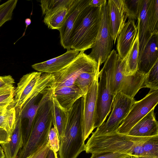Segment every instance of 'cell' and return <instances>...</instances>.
Instances as JSON below:
<instances>
[{
    "instance_id": "6da1fadb",
    "label": "cell",
    "mask_w": 158,
    "mask_h": 158,
    "mask_svg": "<svg viewBox=\"0 0 158 158\" xmlns=\"http://www.w3.org/2000/svg\"><path fill=\"white\" fill-rule=\"evenodd\" d=\"M102 7H93L89 5L79 13L69 37L71 49L80 52L92 48L100 26Z\"/></svg>"
},
{
    "instance_id": "7a4b0ae2",
    "label": "cell",
    "mask_w": 158,
    "mask_h": 158,
    "mask_svg": "<svg viewBox=\"0 0 158 158\" xmlns=\"http://www.w3.org/2000/svg\"><path fill=\"white\" fill-rule=\"evenodd\" d=\"M83 100H77L68 110L67 123L63 137L60 143L58 158H77L85 151L82 129Z\"/></svg>"
},
{
    "instance_id": "3957f363",
    "label": "cell",
    "mask_w": 158,
    "mask_h": 158,
    "mask_svg": "<svg viewBox=\"0 0 158 158\" xmlns=\"http://www.w3.org/2000/svg\"><path fill=\"white\" fill-rule=\"evenodd\" d=\"M151 137L129 135L116 130L99 135H91L85 144V151L91 154L111 152L133 156L135 147Z\"/></svg>"
},
{
    "instance_id": "277c9868",
    "label": "cell",
    "mask_w": 158,
    "mask_h": 158,
    "mask_svg": "<svg viewBox=\"0 0 158 158\" xmlns=\"http://www.w3.org/2000/svg\"><path fill=\"white\" fill-rule=\"evenodd\" d=\"M54 81L52 74L34 72L24 75L14 90L13 103L17 117L27 104L51 88Z\"/></svg>"
},
{
    "instance_id": "5b68a950",
    "label": "cell",
    "mask_w": 158,
    "mask_h": 158,
    "mask_svg": "<svg viewBox=\"0 0 158 158\" xmlns=\"http://www.w3.org/2000/svg\"><path fill=\"white\" fill-rule=\"evenodd\" d=\"M52 109L49 104H39L28 139L16 158H27L48 140V133L53 125Z\"/></svg>"
},
{
    "instance_id": "8992f818",
    "label": "cell",
    "mask_w": 158,
    "mask_h": 158,
    "mask_svg": "<svg viewBox=\"0 0 158 158\" xmlns=\"http://www.w3.org/2000/svg\"><path fill=\"white\" fill-rule=\"evenodd\" d=\"M111 60L109 56L99 71L94 128L100 126L110 113L115 95L111 92L110 80Z\"/></svg>"
},
{
    "instance_id": "52a82bcc",
    "label": "cell",
    "mask_w": 158,
    "mask_h": 158,
    "mask_svg": "<svg viewBox=\"0 0 158 158\" xmlns=\"http://www.w3.org/2000/svg\"><path fill=\"white\" fill-rule=\"evenodd\" d=\"M84 52L80 51L76 58L68 65L52 74L54 81L51 88L73 85L76 79L82 73L99 70L100 63L98 64Z\"/></svg>"
},
{
    "instance_id": "ba28073f",
    "label": "cell",
    "mask_w": 158,
    "mask_h": 158,
    "mask_svg": "<svg viewBox=\"0 0 158 158\" xmlns=\"http://www.w3.org/2000/svg\"><path fill=\"white\" fill-rule=\"evenodd\" d=\"M107 2L102 7L99 29L91 52L89 55L98 64L100 63V65L106 61L111 53L114 42L109 25Z\"/></svg>"
},
{
    "instance_id": "9c48e42d",
    "label": "cell",
    "mask_w": 158,
    "mask_h": 158,
    "mask_svg": "<svg viewBox=\"0 0 158 158\" xmlns=\"http://www.w3.org/2000/svg\"><path fill=\"white\" fill-rule=\"evenodd\" d=\"M135 100L120 92L114 97L112 111L106 122H104L92 132V135H102L116 130L127 115Z\"/></svg>"
},
{
    "instance_id": "30bf717a",
    "label": "cell",
    "mask_w": 158,
    "mask_h": 158,
    "mask_svg": "<svg viewBox=\"0 0 158 158\" xmlns=\"http://www.w3.org/2000/svg\"><path fill=\"white\" fill-rule=\"evenodd\" d=\"M158 103V89L150 91L142 99L135 101L124 119L116 130L120 134L127 135L131 128Z\"/></svg>"
},
{
    "instance_id": "8fae6325",
    "label": "cell",
    "mask_w": 158,
    "mask_h": 158,
    "mask_svg": "<svg viewBox=\"0 0 158 158\" xmlns=\"http://www.w3.org/2000/svg\"><path fill=\"white\" fill-rule=\"evenodd\" d=\"M97 75L83 100L82 129L85 141L94 130L95 112L97 95L98 74Z\"/></svg>"
},
{
    "instance_id": "7c38bea8",
    "label": "cell",
    "mask_w": 158,
    "mask_h": 158,
    "mask_svg": "<svg viewBox=\"0 0 158 158\" xmlns=\"http://www.w3.org/2000/svg\"><path fill=\"white\" fill-rule=\"evenodd\" d=\"M90 0H74L69 9L60 32V43L67 50L71 49L69 39L71 32L76 19L79 13L89 5Z\"/></svg>"
},
{
    "instance_id": "4fadbf2b",
    "label": "cell",
    "mask_w": 158,
    "mask_h": 158,
    "mask_svg": "<svg viewBox=\"0 0 158 158\" xmlns=\"http://www.w3.org/2000/svg\"><path fill=\"white\" fill-rule=\"evenodd\" d=\"M124 2V0H109L107 2L109 29L114 44L127 18Z\"/></svg>"
},
{
    "instance_id": "5bb4252c",
    "label": "cell",
    "mask_w": 158,
    "mask_h": 158,
    "mask_svg": "<svg viewBox=\"0 0 158 158\" xmlns=\"http://www.w3.org/2000/svg\"><path fill=\"white\" fill-rule=\"evenodd\" d=\"M80 52L73 49L67 50L65 53L59 56L34 64L31 67L39 72L53 74L68 65L76 58Z\"/></svg>"
},
{
    "instance_id": "9a60e30c",
    "label": "cell",
    "mask_w": 158,
    "mask_h": 158,
    "mask_svg": "<svg viewBox=\"0 0 158 158\" xmlns=\"http://www.w3.org/2000/svg\"><path fill=\"white\" fill-rule=\"evenodd\" d=\"M158 34L152 35L138 58L137 71L147 74L158 60Z\"/></svg>"
},
{
    "instance_id": "2e32d148",
    "label": "cell",
    "mask_w": 158,
    "mask_h": 158,
    "mask_svg": "<svg viewBox=\"0 0 158 158\" xmlns=\"http://www.w3.org/2000/svg\"><path fill=\"white\" fill-rule=\"evenodd\" d=\"M137 31L138 28L134 20L128 19L117 38V53L122 59L127 55L135 38Z\"/></svg>"
},
{
    "instance_id": "e0dca14e",
    "label": "cell",
    "mask_w": 158,
    "mask_h": 158,
    "mask_svg": "<svg viewBox=\"0 0 158 158\" xmlns=\"http://www.w3.org/2000/svg\"><path fill=\"white\" fill-rule=\"evenodd\" d=\"M152 109L130 130L127 135L151 137L158 135V123Z\"/></svg>"
},
{
    "instance_id": "ac0fdd59",
    "label": "cell",
    "mask_w": 158,
    "mask_h": 158,
    "mask_svg": "<svg viewBox=\"0 0 158 158\" xmlns=\"http://www.w3.org/2000/svg\"><path fill=\"white\" fill-rule=\"evenodd\" d=\"M149 1L150 0H140V1L137 26L139 44V57L152 36L150 31L148 19L147 9Z\"/></svg>"
},
{
    "instance_id": "d6986e66",
    "label": "cell",
    "mask_w": 158,
    "mask_h": 158,
    "mask_svg": "<svg viewBox=\"0 0 158 158\" xmlns=\"http://www.w3.org/2000/svg\"><path fill=\"white\" fill-rule=\"evenodd\" d=\"M17 118L15 128L9 141L1 144L4 153L5 158H16L23 145L22 119L20 115L18 116Z\"/></svg>"
},
{
    "instance_id": "ffe728a7",
    "label": "cell",
    "mask_w": 158,
    "mask_h": 158,
    "mask_svg": "<svg viewBox=\"0 0 158 158\" xmlns=\"http://www.w3.org/2000/svg\"><path fill=\"white\" fill-rule=\"evenodd\" d=\"M52 89L60 105L68 110L77 100L84 95L82 91L74 85Z\"/></svg>"
},
{
    "instance_id": "44dd1931",
    "label": "cell",
    "mask_w": 158,
    "mask_h": 158,
    "mask_svg": "<svg viewBox=\"0 0 158 158\" xmlns=\"http://www.w3.org/2000/svg\"><path fill=\"white\" fill-rule=\"evenodd\" d=\"M109 56L111 60V71L110 80V87L112 94L116 95L119 91L121 84L124 79L125 57L122 59L116 51L113 49Z\"/></svg>"
},
{
    "instance_id": "7402d4cb",
    "label": "cell",
    "mask_w": 158,
    "mask_h": 158,
    "mask_svg": "<svg viewBox=\"0 0 158 158\" xmlns=\"http://www.w3.org/2000/svg\"><path fill=\"white\" fill-rule=\"evenodd\" d=\"M52 103V115L53 125L56 129L60 143L64 133L68 116V110L59 104L53 92L51 96Z\"/></svg>"
},
{
    "instance_id": "603a6c76",
    "label": "cell",
    "mask_w": 158,
    "mask_h": 158,
    "mask_svg": "<svg viewBox=\"0 0 158 158\" xmlns=\"http://www.w3.org/2000/svg\"><path fill=\"white\" fill-rule=\"evenodd\" d=\"M147 75L137 71L133 75L125 76L118 92L130 98H134L139 90L143 88V83Z\"/></svg>"
},
{
    "instance_id": "cb8c5ba5",
    "label": "cell",
    "mask_w": 158,
    "mask_h": 158,
    "mask_svg": "<svg viewBox=\"0 0 158 158\" xmlns=\"http://www.w3.org/2000/svg\"><path fill=\"white\" fill-rule=\"evenodd\" d=\"M139 41L137 33L127 55L125 56L124 74L125 76L131 75L137 70L139 56Z\"/></svg>"
},
{
    "instance_id": "d4e9b609",
    "label": "cell",
    "mask_w": 158,
    "mask_h": 158,
    "mask_svg": "<svg viewBox=\"0 0 158 158\" xmlns=\"http://www.w3.org/2000/svg\"><path fill=\"white\" fill-rule=\"evenodd\" d=\"M69 8L61 7L47 13L45 15L44 23L48 28L59 30L62 26Z\"/></svg>"
},
{
    "instance_id": "484cf974",
    "label": "cell",
    "mask_w": 158,
    "mask_h": 158,
    "mask_svg": "<svg viewBox=\"0 0 158 158\" xmlns=\"http://www.w3.org/2000/svg\"><path fill=\"white\" fill-rule=\"evenodd\" d=\"M36 100V99L33 100L27 104L22 110L20 114L22 119L26 118L28 120L25 132L23 135V145L28 139L38 108V105L35 104Z\"/></svg>"
},
{
    "instance_id": "4316f807",
    "label": "cell",
    "mask_w": 158,
    "mask_h": 158,
    "mask_svg": "<svg viewBox=\"0 0 158 158\" xmlns=\"http://www.w3.org/2000/svg\"><path fill=\"white\" fill-rule=\"evenodd\" d=\"M148 19L152 35L158 34V0H150L147 9Z\"/></svg>"
},
{
    "instance_id": "83f0119b",
    "label": "cell",
    "mask_w": 158,
    "mask_h": 158,
    "mask_svg": "<svg viewBox=\"0 0 158 158\" xmlns=\"http://www.w3.org/2000/svg\"><path fill=\"white\" fill-rule=\"evenodd\" d=\"M99 70L97 71L85 72L82 73L77 78L74 85L78 87L83 92L84 95L93 82Z\"/></svg>"
},
{
    "instance_id": "f1b7e54d",
    "label": "cell",
    "mask_w": 158,
    "mask_h": 158,
    "mask_svg": "<svg viewBox=\"0 0 158 158\" xmlns=\"http://www.w3.org/2000/svg\"><path fill=\"white\" fill-rule=\"evenodd\" d=\"M74 0H41L40 6L43 15L63 7L69 8Z\"/></svg>"
},
{
    "instance_id": "f546056e",
    "label": "cell",
    "mask_w": 158,
    "mask_h": 158,
    "mask_svg": "<svg viewBox=\"0 0 158 158\" xmlns=\"http://www.w3.org/2000/svg\"><path fill=\"white\" fill-rule=\"evenodd\" d=\"M17 0H9L0 5V27L11 19Z\"/></svg>"
},
{
    "instance_id": "4dcf8cb0",
    "label": "cell",
    "mask_w": 158,
    "mask_h": 158,
    "mask_svg": "<svg viewBox=\"0 0 158 158\" xmlns=\"http://www.w3.org/2000/svg\"><path fill=\"white\" fill-rule=\"evenodd\" d=\"M158 60L147 74L143 83V88H148L150 91L158 89Z\"/></svg>"
},
{
    "instance_id": "1f68e13d",
    "label": "cell",
    "mask_w": 158,
    "mask_h": 158,
    "mask_svg": "<svg viewBox=\"0 0 158 158\" xmlns=\"http://www.w3.org/2000/svg\"><path fill=\"white\" fill-rule=\"evenodd\" d=\"M146 156L158 158V135L152 136L143 144Z\"/></svg>"
},
{
    "instance_id": "d6a6232c",
    "label": "cell",
    "mask_w": 158,
    "mask_h": 158,
    "mask_svg": "<svg viewBox=\"0 0 158 158\" xmlns=\"http://www.w3.org/2000/svg\"><path fill=\"white\" fill-rule=\"evenodd\" d=\"M140 0H124L125 11L128 19H137Z\"/></svg>"
},
{
    "instance_id": "836d02e7",
    "label": "cell",
    "mask_w": 158,
    "mask_h": 158,
    "mask_svg": "<svg viewBox=\"0 0 158 158\" xmlns=\"http://www.w3.org/2000/svg\"><path fill=\"white\" fill-rule=\"evenodd\" d=\"M6 131L10 139L15 129L18 120L16 109L14 107H8L6 110Z\"/></svg>"
},
{
    "instance_id": "e575fe53",
    "label": "cell",
    "mask_w": 158,
    "mask_h": 158,
    "mask_svg": "<svg viewBox=\"0 0 158 158\" xmlns=\"http://www.w3.org/2000/svg\"><path fill=\"white\" fill-rule=\"evenodd\" d=\"M15 89L13 85L0 89V104L14 103Z\"/></svg>"
},
{
    "instance_id": "d590c367",
    "label": "cell",
    "mask_w": 158,
    "mask_h": 158,
    "mask_svg": "<svg viewBox=\"0 0 158 158\" xmlns=\"http://www.w3.org/2000/svg\"><path fill=\"white\" fill-rule=\"evenodd\" d=\"M49 145L56 152L59 151L60 148V142L56 129L52 127L50 130L48 137Z\"/></svg>"
},
{
    "instance_id": "8d00e7d4",
    "label": "cell",
    "mask_w": 158,
    "mask_h": 158,
    "mask_svg": "<svg viewBox=\"0 0 158 158\" xmlns=\"http://www.w3.org/2000/svg\"><path fill=\"white\" fill-rule=\"evenodd\" d=\"M50 148L47 140L27 158H46Z\"/></svg>"
},
{
    "instance_id": "74e56055",
    "label": "cell",
    "mask_w": 158,
    "mask_h": 158,
    "mask_svg": "<svg viewBox=\"0 0 158 158\" xmlns=\"http://www.w3.org/2000/svg\"><path fill=\"white\" fill-rule=\"evenodd\" d=\"M131 156L126 154L107 152L92 154L90 158H125Z\"/></svg>"
},
{
    "instance_id": "f35d334b",
    "label": "cell",
    "mask_w": 158,
    "mask_h": 158,
    "mask_svg": "<svg viewBox=\"0 0 158 158\" xmlns=\"http://www.w3.org/2000/svg\"><path fill=\"white\" fill-rule=\"evenodd\" d=\"M15 83L14 79L10 75L1 76L0 89L8 86H13Z\"/></svg>"
},
{
    "instance_id": "ab89813d",
    "label": "cell",
    "mask_w": 158,
    "mask_h": 158,
    "mask_svg": "<svg viewBox=\"0 0 158 158\" xmlns=\"http://www.w3.org/2000/svg\"><path fill=\"white\" fill-rule=\"evenodd\" d=\"M10 138L7 131L4 129L0 127V144L9 141Z\"/></svg>"
},
{
    "instance_id": "60d3db41",
    "label": "cell",
    "mask_w": 158,
    "mask_h": 158,
    "mask_svg": "<svg viewBox=\"0 0 158 158\" xmlns=\"http://www.w3.org/2000/svg\"><path fill=\"white\" fill-rule=\"evenodd\" d=\"M106 0H90L89 5L93 7H98L103 6L106 3Z\"/></svg>"
},
{
    "instance_id": "b9f144b4",
    "label": "cell",
    "mask_w": 158,
    "mask_h": 158,
    "mask_svg": "<svg viewBox=\"0 0 158 158\" xmlns=\"http://www.w3.org/2000/svg\"><path fill=\"white\" fill-rule=\"evenodd\" d=\"M46 158H58L57 154L50 148Z\"/></svg>"
},
{
    "instance_id": "7bdbcfd3",
    "label": "cell",
    "mask_w": 158,
    "mask_h": 158,
    "mask_svg": "<svg viewBox=\"0 0 158 158\" xmlns=\"http://www.w3.org/2000/svg\"><path fill=\"white\" fill-rule=\"evenodd\" d=\"M25 23L26 24V28L25 29V31L27 27L31 23V21L30 19L29 18H27L25 20ZM25 32L24 33V35L25 34Z\"/></svg>"
},
{
    "instance_id": "ee69618b",
    "label": "cell",
    "mask_w": 158,
    "mask_h": 158,
    "mask_svg": "<svg viewBox=\"0 0 158 158\" xmlns=\"http://www.w3.org/2000/svg\"><path fill=\"white\" fill-rule=\"evenodd\" d=\"M5 156L2 148L0 146V158H5Z\"/></svg>"
},
{
    "instance_id": "f6af8a7d",
    "label": "cell",
    "mask_w": 158,
    "mask_h": 158,
    "mask_svg": "<svg viewBox=\"0 0 158 158\" xmlns=\"http://www.w3.org/2000/svg\"><path fill=\"white\" fill-rule=\"evenodd\" d=\"M129 158H153L152 157H148V156H131Z\"/></svg>"
},
{
    "instance_id": "bcb514c9",
    "label": "cell",
    "mask_w": 158,
    "mask_h": 158,
    "mask_svg": "<svg viewBox=\"0 0 158 158\" xmlns=\"http://www.w3.org/2000/svg\"><path fill=\"white\" fill-rule=\"evenodd\" d=\"M129 157H126V158H129Z\"/></svg>"
},
{
    "instance_id": "7dc6e473",
    "label": "cell",
    "mask_w": 158,
    "mask_h": 158,
    "mask_svg": "<svg viewBox=\"0 0 158 158\" xmlns=\"http://www.w3.org/2000/svg\"><path fill=\"white\" fill-rule=\"evenodd\" d=\"M1 2V0H0V2Z\"/></svg>"
},
{
    "instance_id": "c3c4849f",
    "label": "cell",
    "mask_w": 158,
    "mask_h": 158,
    "mask_svg": "<svg viewBox=\"0 0 158 158\" xmlns=\"http://www.w3.org/2000/svg\"><path fill=\"white\" fill-rule=\"evenodd\" d=\"M1 77V76H0V77Z\"/></svg>"
}]
</instances>
